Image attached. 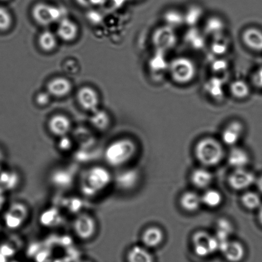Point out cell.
<instances>
[{
  "label": "cell",
  "instance_id": "obj_1",
  "mask_svg": "<svg viewBox=\"0 0 262 262\" xmlns=\"http://www.w3.org/2000/svg\"><path fill=\"white\" fill-rule=\"evenodd\" d=\"M114 174L106 165L93 164L78 173L76 185L81 198L95 200L113 186Z\"/></svg>",
  "mask_w": 262,
  "mask_h": 262
},
{
  "label": "cell",
  "instance_id": "obj_2",
  "mask_svg": "<svg viewBox=\"0 0 262 262\" xmlns=\"http://www.w3.org/2000/svg\"><path fill=\"white\" fill-rule=\"evenodd\" d=\"M137 150L136 142L128 137L114 139L104 148L103 160L109 168L121 169L134 159Z\"/></svg>",
  "mask_w": 262,
  "mask_h": 262
},
{
  "label": "cell",
  "instance_id": "obj_3",
  "mask_svg": "<svg viewBox=\"0 0 262 262\" xmlns=\"http://www.w3.org/2000/svg\"><path fill=\"white\" fill-rule=\"evenodd\" d=\"M198 68L194 60L185 56H179L169 61L168 74L174 82L187 85L196 78Z\"/></svg>",
  "mask_w": 262,
  "mask_h": 262
},
{
  "label": "cell",
  "instance_id": "obj_4",
  "mask_svg": "<svg viewBox=\"0 0 262 262\" xmlns=\"http://www.w3.org/2000/svg\"><path fill=\"white\" fill-rule=\"evenodd\" d=\"M195 156L205 166H214L223 159V147L217 140L207 137L198 142L195 147Z\"/></svg>",
  "mask_w": 262,
  "mask_h": 262
},
{
  "label": "cell",
  "instance_id": "obj_5",
  "mask_svg": "<svg viewBox=\"0 0 262 262\" xmlns=\"http://www.w3.org/2000/svg\"><path fill=\"white\" fill-rule=\"evenodd\" d=\"M71 230L79 241H90L97 235L98 221L92 213L83 210L73 216Z\"/></svg>",
  "mask_w": 262,
  "mask_h": 262
},
{
  "label": "cell",
  "instance_id": "obj_6",
  "mask_svg": "<svg viewBox=\"0 0 262 262\" xmlns=\"http://www.w3.org/2000/svg\"><path fill=\"white\" fill-rule=\"evenodd\" d=\"M30 215L29 206L21 201H16L11 203L5 210L4 225L9 230H18L26 225Z\"/></svg>",
  "mask_w": 262,
  "mask_h": 262
},
{
  "label": "cell",
  "instance_id": "obj_7",
  "mask_svg": "<svg viewBox=\"0 0 262 262\" xmlns=\"http://www.w3.org/2000/svg\"><path fill=\"white\" fill-rule=\"evenodd\" d=\"M78 173L72 166H59L51 171L49 180L51 185L58 191L64 192L76 184Z\"/></svg>",
  "mask_w": 262,
  "mask_h": 262
},
{
  "label": "cell",
  "instance_id": "obj_8",
  "mask_svg": "<svg viewBox=\"0 0 262 262\" xmlns=\"http://www.w3.org/2000/svg\"><path fill=\"white\" fill-rule=\"evenodd\" d=\"M63 11L62 7L54 6L45 2L35 4L32 10L33 18L38 24L48 26L55 24L63 18Z\"/></svg>",
  "mask_w": 262,
  "mask_h": 262
},
{
  "label": "cell",
  "instance_id": "obj_9",
  "mask_svg": "<svg viewBox=\"0 0 262 262\" xmlns=\"http://www.w3.org/2000/svg\"><path fill=\"white\" fill-rule=\"evenodd\" d=\"M178 37L174 29L166 25L158 28L152 33V43L155 51L167 53L176 47Z\"/></svg>",
  "mask_w": 262,
  "mask_h": 262
},
{
  "label": "cell",
  "instance_id": "obj_10",
  "mask_svg": "<svg viewBox=\"0 0 262 262\" xmlns=\"http://www.w3.org/2000/svg\"><path fill=\"white\" fill-rule=\"evenodd\" d=\"M195 253L201 257H206L219 250V243L215 236L204 231H198L192 237Z\"/></svg>",
  "mask_w": 262,
  "mask_h": 262
},
{
  "label": "cell",
  "instance_id": "obj_11",
  "mask_svg": "<svg viewBox=\"0 0 262 262\" xmlns=\"http://www.w3.org/2000/svg\"><path fill=\"white\" fill-rule=\"evenodd\" d=\"M114 174L113 186L121 191H129L134 189L139 182V172L134 168L119 169Z\"/></svg>",
  "mask_w": 262,
  "mask_h": 262
},
{
  "label": "cell",
  "instance_id": "obj_12",
  "mask_svg": "<svg viewBox=\"0 0 262 262\" xmlns=\"http://www.w3.org/2000/svg\"><path fill=\"white\" fill-rule=\"evenodd\" d=\"M77 100L81 107L88 112L97 110L100 105V96L96 91L91 86H83L78 90Z\"/></svg>",
  "mask_w": 262,
  "mask_h": 262
},
{
  "label": "cell",
  "instance_id": "obj_13",
  "mask_svg": "<svg viewBox=\"0 0 262 262\" xmlns=\"http://www.w3.org/2000/svg\"><path fill=\"white\" fill-rule=\"evenodd\" d=\"M64 220L63 211L56 205L46 208L40 213L39 222L45 228H56L62 225Z\"/></svg>",
  "mask_w": 262,
  "mask_h": 262
},
{
  "label": "cell",
  "instance_id": "obj_14",
  "mask_svg": "<svg viewBox=\"0 0 262 262\" xmlns=\"http://www.w3.org/2000/svg\"><path fill=\"white\" fill-rule=\"evenodd\" d=\"M48 128L53 136L59 138L70 135L72 123L68 117L63 114H55L48 121Z\"/></svg>",
  "mask_w": 262,
  "mask_h": 262
},
{
  "label": "cell",
  "instance_id": "obj_15",
  "mask_svg": "<svg viewBox=\"0 0 262 262\" xmlns=\"http://www.w3.org/2000/svg\"><path fill=\"white\" fill-rule=\"evenodd\" d=\"M255 181V177L244 168L235 169L229 177L228 182L230 187L236 190H241L250 187Z\"/></svg>",
  "mask_w": 262,
  "mask_h": 262
},
{
  "label": "cell",
  "instance_id": "obj_16",
  "mask_svg": "<svg viewBox=\"0 0 262 262\" xmlns=\"http://www.w3.org/2000/svg\"><path fill=\"white\" fill-rule=\"evenodd\" d=\"M219 250L221 251L225 258L230 262L241 261L245 254V249L243 244L237 241L229 240L221 243L219 246Z\"/></svg>",
  "mask_w": 262,
  "mask_h": 262
},
{
  "label": "cell",
  "instance_id": "obj_17",
  "mask_svg": "<svg viewBox=\"0 0 262 262\" xmlns=\"http://www.w3.org/2000/svg\"><path fill=\"white\" fill-rule=\"evenodd\" d=\"M242 42L254 52H262V31L255 27L247 28L241 34Z\"/></svg>",
  "mask_w": 262,
  "mask_h": 262
},
{
  "label": "cell",
  "instance_id": "obj_18",
  "mask_svg": "<svg viewBox=\"0 0 262 262\" xmlns=\"http://www.w3.org/2000/svg\"><path fill=\"white\" fill-rule=\"evenodd\" d=\"M79 29L75 22L68 17H63L58 22L57 35L65 42H73L78 37Z\"/></svg>",
  "mask_w": 262,
  "mask_h": 262
},
{
  "label": "cell",
  "instance_id": "obj_19",
  "mask_svg": "<svg viewBox=\"0 0 262 262\" xmlns=\"http://www.w3.org/2000/svg\"><path fill=\"white\" fill-rule=\"evenodd\" d=\"M72 84L64 77H56L49 81L47 85L48 93L50 96L61 98L66 97L72 90Z\"/></svg>",
  "mask_w": 262,
  "mask_h": 262
},
{
  "label": "cell",
  "instance_id": "obj_20",
  "mask_svg": "<svg viewBox=\"0 0 262 262\" xmlns=\"http://www.w3.org/2000/svg\"><path fill=\"white\" fill-rule=\"evenodd\" d=\"M244 128L243 123L238 121L230 122L223 129L222 140L228 146H233L237 143L244 133Z\"/></svg>",
  "mask_w": 262,
  "mask_h": 262
},
{
  "label": "cell",
  "instance_id": "obj_21",
  "mask_svg": "<svg viewBox=\"0 0 262 262\" xmlns=\"http://www.w3.org/2000/svg\"><path fill=\"white\" fill-rule=\"evenodd\" d=\"M21 177L17 170L14 169H2L0 171V187L5 191H13L19 186Z\"/></svg>",
  "mask_w": 262,
  "mask_h": 262
},
{
  "label": "cell",
  "instance_id": "obj_22",
  "mask_svg": "<svg viewBox=\"0 0 262 262\" xmlns=\"http://www.w3.org/2000/svg\"><path fill=\"white\" fill-rule=\"evenodd\" d=\"M226 24L225 20L218 16L208 17L205 22L203 32L206 35L213 37L225 34Z\"/></svg>",
  "mask_w": 262,
  "mask_h": 262
},
{
  "label": "cell",
  "instance_id": "obj_23",
  "mask_svg": "<svg viewBox=\"0 0 262 262\" xmlns=\"http://www.w3.org/2000/svg\"><path fill=\"white\" fill-rule=\"evenodd\" d=\"M90 123L96 130L103 132L110 127L111 119L107 112L98 108L91 113Z\"/></svg>",
  "mask_w": 262,
  "mask_h": 262
},
{
  "label": "cell",
  "instance_id": "obj_24",
  "mask_svg": "<svg viewBox=\"0 0 262 262\" xmlns=\"http://www.w3.org/2000/svg\"><path fill=\"white\" fill-rule=\"evenodd\" d=\"M164 233L158 227H150L145 230L142 236V243L147 248H157L164 240Z\"/></svg>",
  "mask_w": 262,
  "mask_h": 262
},
{
  "label": "cell",
  "instance_id": "obj_25",
  "mask_svg": "<svg viewBox=\"0 0 262 262\" xmlns=\"http://www.w3.org/2000/svg\"><path fill=\"white\" fill-rule=\"evenodd\" d=\"M165 53L155 51L154 55L150 58L148 66L151 72L155 75H161L165 72L168 73L169 63L164 57Z\"/></svg>",
  "mask_w": 262,
  "mask_h": 262
},
{
  "label": "cell",
  "instance_id": "obj_26",
  "mask_svg": "<svg viewBox=\"0 0 262 262\" xmlns=\"http://www.w3.org/2000/svg\"><path fill=\"white\" fill-rule=\"evenodd\" d=\"M127 262H154V256L146 248L134 246L126 254Z\"/></svg>",
  "mask_w": 262,
  "mask_h": 262
},
{
  "label": "cell",
  "instance_id": "obj_27",
  "mask_svg": "<svg viewBox=\"0 0 262 262\" xmlns=\"http://www.w3.org/2000/svg\"><path fill=\"white\" fill-rule=\"evenodd\" d=\"M231 95L236 100H244L248 98L251 94V88L249 83L244 80H235L231 81L229 86Z\"/></svg>",
  "mask_w": 262,
  "mask_h": 262
},
{
  "label": "cell",
  "instance_id": "obj_28",
  "mask_svg": "<svg viewBox=\"0 0 262 262\" xmlns=\"http://www.w3.org/2000/svg\"><path fill=\"white\" fill-rule=\"evenodd\" d=\"M229 164L235 169L245 168L249 162L248 154L240 147H234L228 155Z\"/></svg>",
  "mask_w": 262,
  "mask_h": 262
},
{
  "label": "cell",
  "instance_id": "obj_29",
  "mask_svg": "<svg viewBox=\"0 0 262 262\" xmlns=\"http://www.w3.org/2000/svg\"><path fill=\"white\" fill-rule=\"evenodd\" d=\"M191 181L194 186L200 189H205L212 182V175L208 170L198 168L192 172Z\"/></svg>",
  "mask_w": 262,
  "mask_h": 262
},
{
  "label": "cell",
  "instance_id": "obj_30",
  "mask_svg": "<svg viewBox=\"0 0 262 262\" xmlns=\"http://www.w3.org/2000/svg\"><path fill=\"white\" fill-rule=\"evenodd\" d=\"M202 203V197L194 192L184 193L180 199L182 207L190 212H195L199 209Z\"/></svg>",
  "mask_w": 262,
  "mask_h": 262
},
{
  "label": "cell",
  "instance_id": "obj_31",
  "mask_svg": "<svg viewBox=\"0 0 262 262\" xmlns=\"http://www.w3.org/2000/svg\"><path fill=\"white\" fill-rule=\"evenodd\" d=\"M83 202L80 198L77 196H63L61 202V210L66 211L68 213H71L73 216L77 213L82 212Z\"/></svg>",
  "mask_w": 262,
  "mask_h": 262
},
{
  "label": "cell",
  "instance_id": "obj_32",
  "mask_svg": "<svg viewBox=\"0 0 262 262\" xmlns=\"http://www.w3.org/2000/svg\"><path fill=\"white\" fill-rule=\"evenodd\" d=\"M57 35L50 30H45L39 35L38 42L40 48L45 52H52L57 47Z\"/></svg>",
  "mask_w": 262,
  "mask_h": 262
},
{
  "label": "cell",
  "instance_id": "obj_33",
  "mask_svg": "<svg viewBox=\"0 0 262 262\" xmlns=\"http://www.w3.org/2000/svg\"><path fill=\"white\" fill-rule=\"evenodd\" d=\"M184 24L190 27H194L203 18V10L199 6L192 5L184 12Z\"/></svg>",
  "mask_w": 262,
  "mask_h": 262
},
{
  "label": "cell",
  "instance_id": "obj_34",
  "mask_svg": "<svg viewBox=\"0 0 262 262\" xmlns=\"http://www.w3.org/2000/svg\"><path fill=\"white\" fill-rule=\"evenodd\" d=\"M206 92L215 100H221L223 97L224 86L222 81L217 76L209 79L205 84Z\"/></svg>",
  "mask_w": 262,
  "mask_h": 262
},
{
  "label": "cell",
  "instance_id": "obj_35",
  "mask_svg": "<svg viewBox=\"0 0 262 262\" xmlns=\"http://www.w3.org/2000/svg\"><path fill=\"white\" fill-rule=\"evenodd\" d=\"M233 232V226L231 223L226 219H221L216 226L215 237L217 239L219 246L221 243L229 241L231 233Z\"/></svg>",
  "mask_w": 262,
  "mask_h": 262
},
{
  "label": "cell",
  "instance_id": "obj_36",
  "mask_svg": "<svg viewBox=\"0 0 262 262\" xmlns=\"http://www.w3.org/2000/svg\"><path fill=\"white\" fill-rule=\"evenodd\" d=\"M230 48V41L225 34L212 37L211 51L217 56H222L228 52Z\"/></svg>",
  "mask_w": 262,
  "mask_h": 262
},
{
  "label": "cell",
  "instance_id": "obj_37",
  "mask_svg": "<svg viewBox=\"0 0 262 262\" xmlns=\"http://www.w3.org/2000/svg\"><path fill=\"white\" fill-rule=\"evenodd\" d=\"M205 35L204 32H200L192 27L191 30L187 33L185 40L189 47L193 49H202L205 44Z\"/></svg>",
  "mask_w": 262,
  "mask_h": 262
},
{
  "label": "cell",
  "instance_id": "obj_38",
  "mask_svg": "<svg viewBox=\"0 0 262 262\" xmlns=\"http://www.w3.org/2000/svg\"><path fill=\"white\" fill-rule=\"evenodd\" d=\"M165 25L173 29L181 27L184 24V12L176 9H170L165 12L164 16Z\"/></svg>",
  "mask_w": 262,
  "mask_h": 262
},
{
  "label": "cell",
  "instance_id": "obj_39",
  "mask_svg": "<svg viewBox=\"0 0 262 262\" xmlns=\"http://www.w3.org/2000/svg\"><path fill=\"white\" fill-rule=\"evenodd\" d=\"M202 202L208 207L216 208L222 202V195L217 190H208L202 195Z\"/></svg>",
  "mask_w": 262,
  "mask_h": 262
},
{
  "label": "cell",
  "instance_id": "obj_40",
  "mask_svg": "<svg viewBox=\"0 0 262 262\" xmlns=\"http://www.w3.org/2000/svg\"><path fill=\"white\" fill-rule=\"evenodd\" d=\"M56 147L58 151L62 154H70L75 150L76 146L72 136L67 135L58 138Z\"/></svg>",
  "mask_w": 262,
  "mask_h": 262
},
{
  "label": "cell",
  "instance_id": "obj_41",
  "mask_svg": "<svg viewBox=\"0 0 262 262\" xmlns=\"http://www.w3.org/2000/svg\"><path fill=\"white\" fill-rule=\"evenodd\" d=\"M242 203L249 210H254L261 206V200L259 195L254 192H246L242 198Z\"/></svg>",
  "mask_w": 262,
  "mask_h": 262
},
{
  "label": "cell",
  "instance_id": "obj_42",
  "mask_svg": "<svg viewBox=\"0 0 262 262\" xmlns=\"http://www.w3.org/2000/svg\"><path fill=\"white\" fill-rule=\"evenodd\" d=\"M12 23L13 19L9 10L0 6V32H7L11 29Z\"/></svg>",
  "mask_w": 262,
  "mask_h": 262
},
{
  "label": "cell",
  "instance_id": "obj_43",
  "mask_svg": "<svg viewBox=\"0 0 262 262\" xmlns=\"http://www.w3.org/2000/svg\"><path fill=\"white\" fill-rule=\"evenodd\" d=\"M228 63L227 61L223 59L218 60L216 62H213L212 66L213 72L215 73L225 72V71L228 70Z\"/></svg>",
  "mask_w": 262,
  "mask_h": 262
},
{
  "label": "cell",
  "instance_id": "obj_44",
  "mask_svg": "<svg viewBox=\"0 0 262 262\" xmlns=\"http://www.w3.org/2000/svg\"><path fill=\"white\" fill-rule=\"evenodd\" d=\"M79 6L83 7L102 6L105 3L106 0H75Z\"/></svg>",
  "mask_w": 262,
  "mask_h": 262
},
{
  "label": "cell",
  "instance_id": "obj_45",
  "mask_svg": "<svg viewBox=\"0 0 262 262\" xmlns=\"http://www.w3.org/2000/svg\"><path fill=\"white\" fill-rule=\"evenodd\" d=\"M252 81L256 88L262 90V67L254 71L252 77Z\"/></svg>",
  "mask_w": 262,
  "mask_h": 262
},
{
  "label": "cell",
  "instance_id": "obj_46",
  "mask_svg": "<svg viewBox=\"0 0 262 262\" xmlns=\"http://www.w3.org/2000/svg\"><path fill=\"white\" fill-rule=\"evenodd\" d=\"M50 95L49 93L42 92L38 94L36 97V102L40 106H45L50 102Z\"/></svg>",
  "mask_w": 262,
  "mask_h": 262
},
{
  "label": "cell",
  "instance_id": "obj_47",
  "mask_svg": "<svg viewBox=\"0 0 262 262\" xmlns=\"http://www.w3.org/2000/svg\"><path fill=\"white\" fill-rule=\"evenodd\" d=\"M7 193L3 189L0 187V211L4 210L7 205Z\"/></svg>",
  "mask_w": 262,
  "mask_h": 262
},
{
  "label": "cell",
  "instance_id": "obj_48",
  "mask_svg": "<svg viewBox=\"0 0 262 262\" xmlns=\"http://www.w3.org/2000/svg\"><path fill=\"white\" fill-rule=\"evenodd\" d=\"M259 213H258V219L259 221V223H261V225H262V205L260 206V207H259Z\"/></svg>",
  "mask_w": 262,
  "mask_h": 262
},
{
  "label": "cell",
  "instance_id": "obj_49",
  "mask_svg": "<svg viewBox=\"0 0 262 262\" xmlns=\"http://www.w3.org/2000/svg\"><path fill=\"white\" fill-rule=\"evenodd\" d=\"M258 187L260 192L262 193V177L259 178L258 181Z\"/></svg>",
  "mask_w": 262,
  "mask_h": 262
},
{
  "label": "cell",
  "instance_id": "obj_50",
  "mask_svg": "<svg viewBox=\"0 0 262 262\" xmlns=\"http://www.w3.org/2000/svg\"><path fill=\"white\" fill-rule=\"evenodd\" d=\"M4 155L3 152L2 151V150L0 149V163L2 162V160L4 159Z\"/></svg>",
  "mask_w": 262,
  "mask_h": 262
},
{
  "label": "cell",
  "instance_id": "obj_51",
  "mask_svg": "<svg viewBox=\"0 0 262 262\" xmlns=\"http://www.w3.org/2000/svg\"><path fill=\"white\" fill-rule=\"evenodd\" d=\"M1 2H8L9 0H0Z\"/></svg>",
  "mask_w": 262,
  "mask_h": 262
},
{
  "label": "cell",
  "instance_id": "obj_52",
  "mask_svg": "<svg viewBox=\"0 0 262 262\" xmlns=\"http://www.w3.org/2000/svg\"><path fill=\"white\" fill-rule=\"evenodd\" d=\"M0 228H1V225H0Z\"/></svg>",
  "mask_w": 262,
  "mask_h": 262
}]
</instances>
